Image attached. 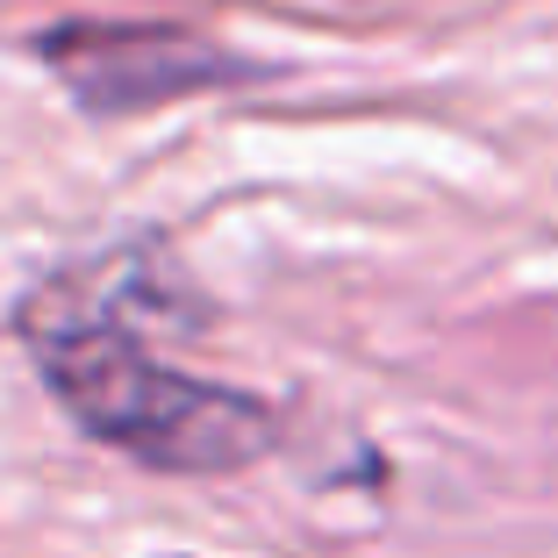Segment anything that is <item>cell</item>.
Returning a JSON list of instances; mask_svg holds the SVG:
<instances>
[{
    "label": "cell",
    "instance_id": "7a4b0ae2",
    "mask_svg": "<svg viewBox=\"0 0 558 558\" xmlns=\"http://www.w3.org/2000/svg\"><path fill=\"white\" fill-rule=\"evenodd\" d=\"M36 50L94 116H136V108H165V100L251 80L236 50L194 29H172V22H65Z\"/></svg>",
    "mask_w": 558,
    "mask_h": 558
},
{
    "label": "cell",
    "instance_id": "6da1fadb",
    "mask_svg": "<svg viewBox=\"0 0 558 558\" xmlns=\"http://www.w3.org/2000/svg\"><path fill=\"white\" fill-rule=\"evenodd\" d=\"M15 329L29 359L44 365V387L58 395V409L94 444L150 465V473L222 480L279 451V415L258 395L165 365L144 329L50 308L36 294L22 301Z\"/></svg>",
    "mask_w": 558,
    "mask_h": 558
}]
</instances>
